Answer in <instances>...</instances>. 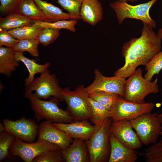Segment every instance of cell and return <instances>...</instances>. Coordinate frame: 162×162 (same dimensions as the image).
Here are the masks:
<instances>
[{
  "instance_id": "3",
  "label": "cell",
  "mask_w": 162,
  "mask_h": 162,
  "mask_svg": "<svg viewBox=\"0 0 162 162\" xmlns=\"http://www.w3.org/2000/svg\"><path fill=\"white\" fill-rule=\"evenodd\" d=\"M142 69L139 68L126 80L123 98L126 100L144 103H145L144 99L148 94L159 92L158 79L153 82L149 81L142 77Z\"/></svg>"
},
{
  "instance_id": "10",
  "label": "cell",
  "mask_w": 162,
  "mask_h": 162,
  "mask_svg": "<svg viewBox=\"0 0 162 162\" xmlns=\"http://www.w3.org/2000/svg\"><path fill=\"white\" fill-rule=\"evenodd\" d=\"M59 150H62L58 146L46 141L27 142L18 138L14 140L11 147L12 154L26 162H32L34 158L46 152Z\"/></svg>"
},
{
  "instance_id": "38",
  "label": "cell",
  "mask_w": 162,
  "mask_h": 162,
  "mask_svg": "<svg viewBox=\"0 0 162 162\" xmlns=\"http://www.w3.org/2000/svg\"><path fill=\"white\" fill-rule=\"evenodd\" d=\"M137 0H118V1L122 2H133L137 1Z\"/></svg>"
},
{
  "instance_id": "13",
  "label": "cell",
  "mask_w": 162,
  "mask_h": 162,
  "mask_svg": "<svg viewBox=\"0 0 162 162\" xmlns=\"http://www.w3.org/2000/svg\"><path fill=\"white\" fill-rule=\"evenodd\" d=\"M129 121L122 120L112 123L110 132L124 146L133 150L140 148L142 143Z\"/></svg>"
},
{
  "instance_id": "37",
  "label": "cell",
  "mask_w": 162,
  "mask_h": 162,
  "mask_svg": "<svg viewBox=\"0 0 162 162\" xmlns=\"http://www.w3.org/2000/svg\"><path fill=\"white\" fill-rule=\"evenodd\" d=\"M0 132H2L4 130H5V128L4 124H2L1 123H0Z\"/></svg>"
},
{
  "instance_id": "17",
  "label": "cell",
  "mask_w": 162,
  "mask_h": 162,
  "mask_svg": "<svg viewBox=\"0 0 162 162\" xmlns=\"http://www.w3.org/2000/svg\"><path fill=\"white\" fill-rule=\"evenodd\" d=\"M80 15L84 22L95 26L103 18L101 3L99 0H82Z\"/></svg>"
},
{
  "instance_id": "5",
  "label": "cell",
  "mask_w": 162,
  "mask_h": 162,
  "mask_svg": "<svg viewBox=\"0 0 162 162\" xmlns=\"http://www.w3.org/2000/svg\"><path fill=\"white\" fill-rule=\"evenodd\" d=\"M160 114L151 112L129 121L142 144L148 145L157 142L162 128Z\"/></svg>"
},
{
  "instance_id": "31",
  "label": "cell",
  "mask_w": 162,
  "mask_h": 162,
  "mask_svg": "<svg viewBox=\"0 0 162 162\" xmlns=\"http://www.w3.org/2000/svg\"><path fill=\"white\" fill-rule=\"evenodd\" d=\"M82 0H57V3L66 10L73 19H81L80 15Z\"/></svg>"
},
{
  "instance_id": "20",
  "label": "cell",
  "mask_w": 162,
  "mask_h": 162,
  "mask_svg": "<svg viewBox=\"0 0 162 162\" xmlns=\"http://www.w3.org/2000/svg\"><path fill=\"white\" fill-rule=\"evenodd\" d=\"M12 48L0 46V73L7 77L19 66Z\"/></svg>"
},
{
  "instance_id": "28",
  "label": "cell",
  "mask_w": 162,
  "mask_h": 162,
  "mask_svg": "<svg viewBox=\"0 0 162 162\" xmlns=\"http://www.w3.org/2000/svg\"><path fill=\"white\" fill-rule=\"evenodd\" d=\"M33 24L43 28H50L61 29H67L73 32L76 31L75 26L77 23V20L76 19L62 20L53 22L46 21L32 20Z\"/></svg>"
},
{
  "instance_id": "25",
  "label": "cell",
  "mask_w": 162,
  "mask_h": 162,
  "mask_svg": "<svg viewBox=\"0 0 162 162\" xmlns=\"http://www.w3.org/2000/svg\"><path fill=\"white\" fill-rule=\"evenodd\" d=\"M89 97L104 106L110 111L120 96L115 93L99 91L88 94Z\"/></svg>"
},
{
  "instance_id": "34",
  "label": "cell",
  "mask_w": 162,
  "mask_h": 162,
  "mask_svg": "<svg viewBox=\"0 0 162 162\" xmlns=\"http://www.w3.org/2000/svg\"><path fill=\"white\" fill-rule=\"evenodd\" d=\"M61 150H50L34 158L32 162H62L64 159Z\"/></svg>"
},
{
  "instance_id": "24",
  "label": "cell",
  "mask_w": 162,
  "mask_h": 162,
  "mask_svg": "<svg viewBox=\"0 0 162 162\" xmlns=\"http://www.w3.org/2000/svg\"><path fill=\"white\" fill-rule=\"evenodd\" d=\"M88 107L89 119L94 124H98L106 118L110 117V111L103 105L89 97Z\"/></svg>"
},
{
  "instance_id": "26",
  "label": "cell",
  "mask_w": 162,
  "mask_h": 162,
  "mask_svg": "<svg viewBox=\"0 0 162 162\" xmlns=\"http://www.w3.org/2000/svg\"><path fill=\"white\" fill-rule=\"evenodd\" d=\"M43 28L32 24L8 30V31L14 38L20 40L37 38L38 33Z\"/></svg>"
},
{
  "instance_id": "40",
  "label": "cell",
  "mask_w": 162,
  "mask_h": 162,
  "mask_svg": "<svg viewBox=\"0 0 162 162\" xmlns=\"http://www.w3.org/2000/svg\"><path fill=\"white\" fill-rule=\"evenodd\" d=\"M160 116L162 117V114H160Z\"/></svg>"
},
{
  "instance_id": "29",
  "label": "cell",
  "mask_w": 162,
  "mask_h": 162,
  "mask_svg": "<svg viewBox=\"0 0 162 162\" xmlns=\"http://www.w3.org/2000/svg\"><path fill=\"white\" fill-rule=\"evenodd\" d=\"M37 38L20 40L12 48L15 51L23 52H27L34 57L39 56L38 46L39 44Z\"/></svg>"
},
{
  "instance_id": "23",
  "label": "cell",
  "mask_w": 162,
  "mask_h": 162,
  "mask_svg": "<svg viewBox=\"0 0 162 162\" xmlns=\"http://www.w3.org/2000/svg\"><path fill=\"white\" fill-rule=\"evenodd\" d=\"M32 20L13 13L0 18V29L7 31L30 25Z\"/></svg>"
},
{
  "instance_id": "9",
  "label": "cell",
  "mask_w": 162,
  "mask_h": 162,
  "mask_svg": "<svg viewBox=\"0 0 162 162\" xmlns=\"http://www.w3.org/2000/svg\"><path fill=\"white\" fill-rule=\"evenodd\" d=\"M120 96L110 111L113 122L130 121L141 115L151 112L155 104L152 102L136 103L126 100Z\"/></svg>"
},
{
  "instance_id": "11",
  "label": "cell",
  "mask_w": 162,
  "mask_h": 162,
  "mask_svg": "<svg viewBox=\"0 0 162 162\" xmlns=\"http://www.w3.org/2000/svg\"><path fill=\"white\" fill-rule=\"evenodd\" d=\"M94 74L93 82L85 88L88 94L102 91L117 93L124 97L126 79L115 75L110 77L104 76L98 69L94 70Z\"/></svg>"
},
{
  "instance_id": "6",
  "label": "cell",
  "mask_w": 162,
  "mask_h": 162,
  "mask_svg": "<svg viewBox=\"0 0 162 162\" xmlns=\"http://www.w3.org/2000/svg\"><path fill=\"white\" fill-rule=\"evenodd\" d=\"M158 0H151L136 5L117 1L110 3L109 6L115 12L119 25L122 24L126 19H134L141 20L153 28L156 27V23L150 17L149 10Z\"/></svg>"
},
{
  "instance_id": "22",
  "label": "cell",
  "mask_w": 162,
  "mask_h": 162,
  "mask_svg": "<svg viewBox=\"0 0 162 162\" xmlns=\"http://www.w3.org/2000/svg\"><path fill=\"white\" fill-rule=\"evenodd\" d=\"M49 22H53L62 20L73 19L68 13L63 11L60 8L43 0H34Z\"/></svg>"
},
{
  "instance_id": "1",
  "label": "cell",
  "mask_w": 162,
  "mask_h": 162,
  "mask_svg": "<svg viewBox=\"0 0 162 162\" xmlns=\"http://www.w3.org/2000/svg\"><path fill=\"white\" fill-rule=\"evenodd\" d=\"M141 36L133 38L122 47L125 64L117 70L114 75L125 79L129 77L140 65L145 66L151 59L161 51L162 37L145 22Z\"/></svg>"
},
{
  "instance_id": "2",
  "label": "cell",
  "mask_w": 162,
  "mask_h": 162,
  "mask_svg": "<svg viewBox=\"0 0 162 162\" xmlns=\"http://www.w3.org/2000/svg\"><path fill=\"white\" fill-rule=\"evenodd\" d=\"M111 118L94 125L95 129L90 138L86 141L91 162L105 161L109 154Z\"/></svg>"
},
{
  "instance_id": "8",
  "label": "cell",
  "mask_w": 162,
  "mask_h": 162,
  "mask_svg": "<svg viewBox=\"0 0 162 162\" xmlns=\"http://www.w3.org/2000/svg\"><path fill=\"white\" fill-rule=\"evenodd\" d=\"M62 94L63 100L74 119L83 120L90 118L88 94L83 85L78 86L74 91L68 88H64L62 89Z\"/></svg>"
},
{
  "instance_id": "16",
  "label": "cell",
  "mask_w": 162,
  "mask_h": 162,
  "mask_svg": "<svg viewBox=\"0 0 162 162\" xmlns=\"http://www.w3.org/2000/svg\"><path fill=\"white\" fill-rule=\"evenodd\" d=\"M110 150L109 162H135L138 155L134 150L121 143L112 134L110 136Z\"/></svg>"
},
{
  "instance_id": "41",
  "label": "cell",
  "mask_w": 162,
  "mask_h": 162,
  "mask_svg": "<svg viewBox=\"0 0 162 162\" xmlns=\"http://www.w3.org/2000/svg\"></svg>"
},
{
  "instance_id": "30",
  "label": "cell",
  "mask_w": 162,
  "mask_h": 162,
  "mask_svg": "<svg viewBox=\"0 0 162 162\" xmlns=\"http://www.w3.org/2000/svg\"><path fill=\"white\" fill-rule=\"evenodd\" d=\"M145 66V70L147 71L144 78L151 81L153 76L158 74L162 69V50L154 56Z\"/></svg>"
},
{
  "instance_id": "21",
  "label": "cell",
  "mask_w": 162,
  "mask_h": 162,
  "mask_svg": "<svg viewBox=\"0 0 162 162\" xmlns=\"http://www.w3.org/2000/svg\"><path fill=\"white\" fill-rule=\"evenodd\" d=\"M14 13L32 20L49 22L34 0H22Z\"/></svg>"
},
{
  "instance_id": "32",
  "label": "cell",
  "mask_w": 162,
  "mask_h": 162,
  "mask_svg": "<svg viewBox=\"0 0 162 162\" xmlns=\"http://www.w3.org/2000/svg\"><path fill=\"white\" fill-rule=\"evenodd\" d=\"M60 29L43 28L38 33L37 38L40 44L46 46L54 42L59 36Z\"/></svg>"
},
{
  "instance_id": "27",
  "label": "cell",
  "mask_w": 162,
  "mask_h": 162,
  "mask_svg": "<svg viewBox=\"0 0 162 162\" xmlns=\"http://www.w3.org/2000/svg\"><path fill=\"white\" fill-rule=\"evenodd\" d=\"M162 128L158 142L147 148L144 152L139 153L147 162H162Z\"/></svg>"
},
{
  "instance_id": "12",
  "label": "cell",
  "mask_w": 162,
  "mask_h": 162,
  "mask_svg": "<svg viewBox=\"0 0 162 162\" xmlns=\"http://www.w3.org/2000/svg\"><path fill=\"white\" fill-rule=\"evenodd\" d=\"M3 124L5 131L16 138L28 142H33L38 132V126L32 121L25 118L15 121L5 119Z\"/></svg>"
},
{
  "instance_id": "36",
  "label": "cell",
  "mask_w": 162,
  "mask_h": 162,
  "mask_svg": "<svg viewBox=\"0 0 162 162\" xmlns=\"http://www.w3.org/2000/svg\"><path fill=\"white\" fill-rule=\"evenodd\" d=\"M19 40L14 38L8 31L0 29V46H4L13 48L18 43Z\"/></svg>"
},
{
  "instance_id": "7",
  "label": "cell",
  "mask_w": 162,
  "mask_h": 162,
  "mask_svg": "<svg viewBox=\"0 0 162 162\" xmlns=\"http://www.w3.org/2000/svg\"><path fill=\"white\" fill-rule=\"evenodd\" d=\"M34 91L35 95L41 99H46L53 96L60 100H63L62 89L59 85L56 75L51 74L48 69L26 86L25 97L27 98Z\"/></svg>"
},
{
  "instance_id": "14",
  "label": "cell",
  "mask_w": 162,
  "mask_h": 162,
  "mask_svg": "<svg viewBox=\"0 0 162 162\" xmlns=\"http://www.w3.org/2000/svg\"><path fill=\"white\" fill-rule=\"evenodd\" d=\"M37 140L45 141L54 144L62 150L68 148L73 141L69 135L47 120L42 122L40 126Z\"/></svg>"
},
{
  "instance_id": "33",
  "label": "cell",
  "mask_w": 162,
  "mask_h": 162,
  "mask_svg": "<svg viewBox=\"0 0 162 162\" xmlns=\"http://www.w3.org/2000/svg\"><path fill=\"white\" fill-rule=\"evenodd\" d=\"M15 137L11 134L6 131L1 132L0 135V161L7 156L10 148Z\"/></svg>"
},
{
  "instance_id": "15",
  "label": "cell",
  "mask_w": 162,
  "mask_h": 162,
  "mask_svg": "<svg viewBox=\"0 0 162 162\" xmlns=\"http://www.w3.org/2000/svg\"><path fill=\"white\" fill-rule=\"evenodd\" d=\"M55 127L66 133L72 139L87 140L93 134L95 126L83 120L69 123H52Z\"/></svg>"
},
{
  "instance_id": "19",
  "label": "cell",
  "mask_w": 162,
  "mask_h": 162,
  "mask_svg": "<svg viewBox=\"0 0 162 162\" xmlns=\"http://www.w3.org/2000/svg\"><path fill=\"white\" fill-rule=\"evenodd\" d=\"M14 53L16 60L19 62H22L28 71V76L25 79V84L26 86L32 82L36 74H42L50 66V64L49 62H46L43 64H39L35 60L30 59L25 56L23 52L14 51Z\"/></svg>"
},
{
  "instance_id": "39",
  "label": "cell",
  "mask_w": 162,
  "mask_h": 162,
  "mask_svg": "<svg viewBox=\"0 0 162 162\" xmlns=\"http://www.w3.org/2000/svg\"><path fill=\"white\" fill-rule=\"evenodd\" d=\"M157 34L162 37V28H160L159 29Z\"/></svg>"
},
{
  "instance_id": "18",
  "label": "cell",
  "mask_w": 162,
  "mask_h": 162,
  "mask_svg": "<svg viewBox=\"0 0 162 162\" xmlns=\"http://www.w3.org/2000/svg\"><path fill=\"white\" fill-rule=\"evenodd\" d=\"M64 160L67 162H86L90 161L88 149L84 140L74 139L67 148L62 150Z\"/></svg>"
},
{
  "instance_id": "35",
  "label": "cell",
  "mask_w": 162,
  "mask_h": 162,
  "mask_svg": "<svg viewBox=\"0 0 162 162\" xmlns=\"http://www.w3.org/2000/svg\"><path fill=\"white\" fill-rule=\"evenodd\" d=\"M22 0H0L1 16L14 13Z\"/></svg>"
},
{
  "instance_id": "4",
  "label": "cell",
  "mask_w": 162,
  "mask_h": 162,
  "mask_svg": "<svg viewBox=\"0 0 162 162\" xmlns=\"http://www.w3.org/2000/svg\"><path fill=\"white\" fill-rule=\"evenodd\" d=\"M32 110L39 119H45L52 123H70L74 119L70 113L60 109L56 99L44 100L32 93L27 98Z\"/></svg>"
}]
</instances>
